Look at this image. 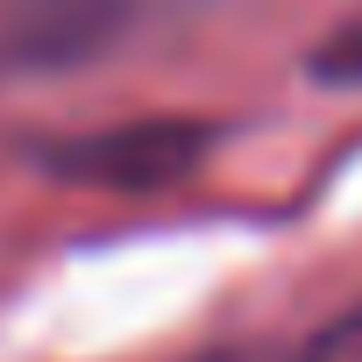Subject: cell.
<instances>
[{
	"instance_id": "obj_1",
	"label": "cell",
	"mask_w": 362,
	"mask_h": 362,
	"mask_svg": "<svg viewBox=\"0 0 362 362\" xmlns=\"http://www.w3.org/2000/svg\"><path fill=\"white\" fill-rule=\"evenodd\" d=\"M228 0H0V86L93 71Z\"/></svg>"
},
{
	"instance_id": "obj_2",
	"label": "cell",
	"mask_w": 362,
	"mask_h": 362,
	"mask_svg": "<svg viewBox=\"0 0 362 362\" xmlns=\"http://www.w3.org/2000/svg\"><path fill=\"white\" fill-rule=\"evenodd\" d=\"M206 149H214L206 121L142 114V121L86 128V135H50V142H36V163L86 192H163L177 177H192L206 163Z\"/></svg>"
}]
</instances>
